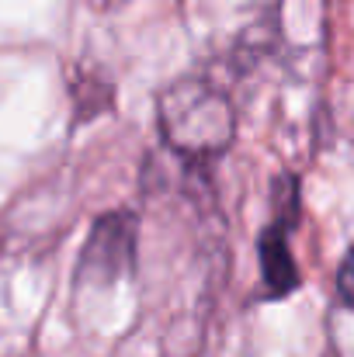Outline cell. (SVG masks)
Masks as SVG:
<instances>
[{
    "label": "cell",
    "instance_id": "cell-1",
    "mask_svg": "<svg viewBox=\"0 0 354 357\" xmlns=\"http://www.w3.org/2000/svg\"><path fill=\"white\" fill-rule=\"evenodd\" d=\"M160 139L184 160H216L236 139V112L219 87L202 77H181L156 98Z\"/></svg>",
    "mask_w": 354,
    "mask_h": 357
},
{
    "label": "cell",
    "instance_id": "cell-2",
    "mask_svg": "<svg viewBox=\"0 0 354 357\" xmlns=\"http://www.w3.org/2000/svg\"><path fill=\"white\" fill-rule=\"evenodd\" d=\"M295 226H299V181L292 174H281L278 188H274V215L260 229V239H257L264 298H271V302L288 298L302 284V274L295 267L292 243H288Z\"/></svg>",
    "mask_w": 354,
    "mask_h": 357
},
{
    "label": "cell",
    "instance_id": "cell-3",
    "mask_svg": "<svg viewBox=\"0 0 354 357\" xmlns=\"http://www.w3.org/2000/svg\"><path fill=\"white\" fill-rule=\"evenodd\" d=\"M139 219L125 208L101 215L91 226L84 253L77 260V284H112L135 271L139 250Z\"/></svg>",
    "mask_w": 354,
    "mask_h": 357
},
{
    "label": "cell",
    "instance_id": "cell-4",
    "mask_svg": "<svg viewBox=\"0 0 354 357\" xmlns=\"http://www.w3.org/2000/svg\"><path fill=\"white\" fill-rule=\"evenodd\" d=\"M337 298H341V305L354 309V246L337 264Z\"/></svg>",
    "mask_w": 354,
    "mask_h": 357
}]
</instances>
